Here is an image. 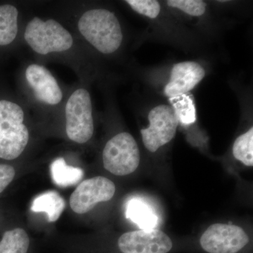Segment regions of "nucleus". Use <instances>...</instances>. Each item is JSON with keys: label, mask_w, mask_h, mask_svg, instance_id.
<instances>
[{"label": "nucleus", "mask_w": 253, "mask_h": 253, "mask_svg": "<svg viewBox=\"0 0 253 253\" xmlns=\"http://www.w3.org/2000/svg\"><path fill=\"white\" fill-rule=\"evenodd\" d=\"M78 29L83 37L105 54H113L122 44V28L114 13L105 9L86 11L78 21Z\"/></svg>", "instance_id": "obj_1"}, {"label": "nucleus", "mask_w": 253, "mask_h": 253, "mask_svg": "<svg viewBox=\"0 0 253 253\" xmlns=\"http://www.w3.org/2000/svg\"><path fill=\"white\" fill-rule=\"evenodd\" d=\"M21 106L6 100L0 101V158L14 160L22 154L29 140L27 126L23 124Z\"/></svg>", "instance_id": "obj_2"}, {"label": "nucleus", "mask_w": 253, "mask_h": 253, "mask_svg": "<svg viewBox=\"0 0 253 253\" xmlns=\"http://www.w3.org/2000/svg\"><path fill=\"white\" fill-rule=\"evenodd\" d=\"M24 38L36 52L47 54L66 51L72 46V36L57 21L36 17L28 23Z\"/></svg>", "instance_id": "obj_3"}, {"label": "nucleus", "mask_w": 253, "mask_h": 253, "mask_svg": "<svg viewBox=\"0 0 253 253\" xmlns=\"http://www.w3.org/2000/svg\"><path fill=\"white\" fill-rule=\"evenodd\" d=\"M139 163V146L129 133H119L106 143L103 151V163L109 172L117 176L128 175L137 169Z\"/></svg>", "instance_id": "obj_4"}, {"label": "nucleus", "mask_w": 253, "mask_h": 253, "mask_svg": "<svg viewBox=\"0 0 253 253\" xmlns=\"http://www.w3.org/2000/svg\"><path fill=\"white\" fill-rule=\"evenodd\" d=\"M66 133L71 140L84 144L94 133L91 96L88 91L78 89L70 96L66 106Z\"/></svg>", "instance_id": "obj_5"}, {"label": "nucleus", "mask_w": 253, "mask_h": 253, "mask_svg": "<svg viewBox=\"0 0 253 253\" xmlns=\"http://www.w3.org/2000/svg\"><path fill=\"white\" fill-rule=\"evenodd\" d=\"M251 239L244 229L234 224L215 223L209 226L199 240L206 253H246Z\"/></svg>", "instance_id": "obj_6"}, {"label": "nucleus", "mask_w": 253, "mask_h": 253, "mask_svg": "<svg viewBox=\"0 0 253 253\" xmlns=\"http://www.w3.org/2000/svg\"><path fill=\"white\" fill-rule=\"evenodd\" d=\"M149 126L141 130L145 148L155 153L174 139L179 126L177 118L169 104L154 106L148 115Z\"/></svg>", "instance_id": "obj_7"}, {"label": "nucleus", "mask_w": 253, "mask_h": 253, "mask_svg": "<svg viewBox=\"0 0 253 253\" xmlns=\"http://www.w3.org/2000/svg\"><path fill=\"white\" fill-rule=\"evenodd\" d=\"M117 246L121 253H169L174 244L166 233L152 229L125 233L118 239Z\"/></svg>", "instance_id": "obj_8"}, {"label": "nucleus", "mask_w": 253, "mask_h": 253, "mask_svg": "<svg viewBox=\"0 0 253 253\" xmlns=\"http://www.w3.org/2000/svg\"><path fill=\"white\" fill-rule=\"evenodd\" d=\"M116 193V186L104 176H95L86 179L78 185L70 199L73 212L84 214L96 204L112 199Z\"/></svg>", "instance_id": "obj_9"}, {"label": "nucleus", "mask_w": 253, "mask_h": 253, "mask_svg": "<svg viewBox=\"0 0 253 253\" xmlns=\"http://www.w3.org/2000/svg\"><path fill=\"white\" fill-rule=\"evenodd\" d=\"M206 69L195 61L176 63L172 66L169 80L163 87L168 100L188 94L206 77Z\"/></svg>", "instance_id": "obj_10"}, {"label": "nucleus", "mask_w": 253, "mask_h": 253, "mask_svg": "<svg viewBox=\"0 0 253 253\" xmlns=\"http://www.w3.org/2000/svg\"><path fill=\"white\" fill-rule=\"evenodd\" d=\"M26 78L37 99L49 105L61 102L62 91L54 76L44 66L30 65L26 71Z\"/></svg>", "instance_id": "obj_11"}, {"label": "nucleus", "mask_w": 253, "mask_h": 253, "mask_svg": "<svg viewBox=\"0 0 253 253\" xmlns=\"http://www.w3.org/2000/svg\"><path fill=\"white\" fill-rule=\"evenodd\" d=\"M126 217L141 229H152L158 224V217L152 208L140 199H132L126 206Z\"/></svg>", "instance_id": "obj_12"}, {"label": "nucleus", "mask_w": 253, "mask_h": 253, "mask_svg": "<svg viewBox=\"0 0 253 253\" xmlns=\"http://www.w3.org/2000/svg\"><path fill=\"white\" fill-rule=\"evenodd\" d=\"M64 208V199L56 191H49L37 196L31 209L35 212H45L48 221L54 222L59 219Z\"/></svg>", "instance_id": "obj_13"}, {"label": "nucleus", "mask_w": 253, "mask_h": 253, "mask_svg": "<svg viewBox=\"0 0 253 253\" xmlns=\"http://www.w3.org/2000/svg\"><path fill=\"white\" fill-rule=\"evenodd\" d=\"M51 174L56 185L68 187L78 184L83 179L84 172L81 168L68 166L63 158H59L51 163Z\"/></svg>", "instance_id": "obj_14"}, {"label": "nucleus", "mask_w": 253, "mask_h": 253, "mask_svg": "<svg viewBox=\"0 0 253 253\" xmlns=\"http://www.w3.org/2000/svg\"><path fill=\"white\" fill-rule=\"evenodd\" d=\"M18 10L10 4L0 6V45L11 44L18 33Z\"/></svg>", "instance_id": "obj_15"}, {"label": "nucleus", "mask_w": 253, "mask_h": 253, "mask_svg": "<svg viewBox=\"0 0 253 253\" xmlns=\"http://www.w3.org/2000/svg\"><path fill=\"white\" fill-rule=\"evenodd\" d=\"M30 239L23 229L6 231L0 240V253H27Z\"/></svg>", "instance_id": "obj_16"}, {"label": "nucleus", "mask_w": 253, "mask_h": 253, "mask_svg": "<svg viewBox=\"0 0 253 253\" xmlns=\"http://www.w3.org/2000/svg\"><path fill=\"white\" fill-rule=\"evenodd\" d=\"M170 106L175 113L178 122L189 126L196 122V109L194 99L189 94L169 100Z\"/></svg>", "instance_id": "obj_17"}, {"label": "nucleus", "mask_w": 253, "mask_h": 253, "mask_svg": "<svg viewBox=\"0 0 253 253\" xmlns=\"http://www.w3.org/2000/svg\"><path fill=\"white\" fill-rule=\"evenodd\" d=\"M233 156L248 167L253 166V127L241 134L234 141Z\"/></svg>", "instance_id": "obj_18"}, {"label": "nucleus", "mask_w": 253, "mask_h": 253, "mask_svg": "<svg viewBox=\"0 0 253 253\" xmlns=\"http://www.w3.org/2000/svg\"><path fill=\"white\" fill-rule=\"evenodd\" d=\"M166 4L191 17H201L207 11V3L202 0H168Z\"/></svg>", "instance_id": "obj_19"}, {"label": "nucleus", "mask_w": 253, "mask_h": 253, "mask_svg": "<svg viewBox=\"0 0 253 253\" xmlns=\"http://www.w3.org/2000/svg\"><path fill=\"white\" fill-rule=\"evenodd\" d=\"M126 2L135 12L150 19L157 18L161 12V5L156 0H126Z\"/></svg>", "instance_id": "obj_20"}, {"label": "nucleus", "mask_w": 253, "mask_h": 253, "mask_svg": "<svg viewBox=\"0 0 253 253\" xmlns=\"http://www.w3.org/2000/svg\"><path fill=\"white\" fill-rule=\"evenodd\" d=\"M15 174L16 172L14 167L9 165L0 164V194L13 181Z\"/></svg>", "instance_id": "obj_21"}]
</instances>
